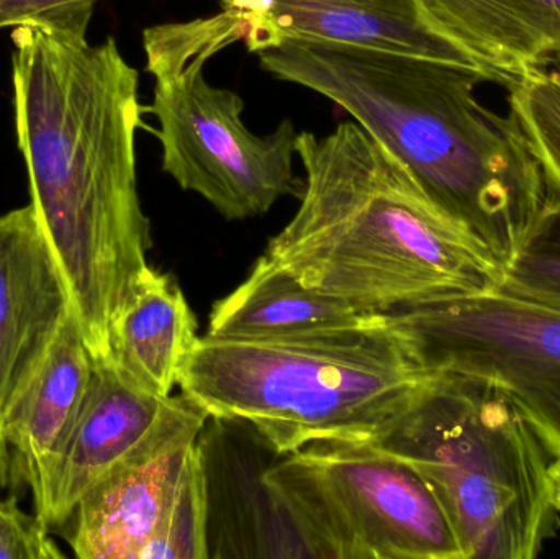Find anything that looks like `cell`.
Returning a JSON list of instances; mask_svg holds the SVG:
<instances>
[{
    "label": "cell",
    "mask_w": 560,
    "mask_h": 559,
    "mask_svg": "<svg viewBox=\"0 0 560 559\" xmlns=\"http://www.w3.org/2000/svg\"><path fill=\"white\" fill-rule=\"evenodd\" d=\"M94 7L13 26L16 143L32 207L71 289L94 360L150 268V220L138 194V72L114 38L88 39Z\"/></svg>",
    "instance_id": "obj_1"
},
{
    "label": "cell",
    "mask_w": 560,
    "mask_h": 559,
    "mask_svg": "<svg viewBox=\"0 0 560 559\" xmlns=\"http://www.w3.org/2000/svg\"><path fill=\"white\" fill-rule=\"evenodd\" d=\"M256 55L276 78L348 112L506 269L551 207L518 118L477 97L493 82L482 72L332 43L285 42Z\"/></svg>",
    "instance_id": "obj_2"
},
{
    "label": "cell",
    "mask_w": 560,
    "mask_h": 559,
    "mask_svg": "<svg viewBox=\"0 0 560 559\" xmlns=\"http://www.w3.org/2000/svg\"><path fill=\"white\" fill-rule=\"evenodd\" d=\"M300 207L266 255L303 286L382 312L505 284L506 268L355 121L303 131Z\"/></svg>",
    "instance_id": "obj_3"
},
{
    "label": "cell",
    "mask_w": 560,
    "mask_h": 559,
    "mask_svg": "<svg viewBox=\"0 0 560 559\" xmlns=\"http://www.w3.org/2000/svg\"><path fill=\"white\" fill-rule=\"evenodd\" d=\"M441 374L378 314L365 327L292 340L199 338L179 387L209 417L249 423L289 455L316 442H378Z\"/></svg>",
    "instance_id": "obj_4"
},
{
    "label": "cell",
    "mask_w": 560,
    "mask_h": 559,
    "mask_svg": "<svg viewBox=\"0 0 560 559\" xmlns=\"http://www.w3.org/2000/svg\"><path fill=\"white\" fill-rule=\"evenodd\" d=\"M372 446L430 485L466 559H533L558 534L551 456L515 400L492 383L441 374Z\"/></svg>",
    "instance_id": "obj_5"
},
{
    "label": "cell",
    "mask_w": 560,
    "mask_h": 559,
    "mask_svg": "<svg viewBox=\"0 0 560 559\" xmlns=\"http://www.w3.org/2000/svg\"><path fill=\"white\" fill-rule=\"evenodd\" d=\"M243 38L242 20L223 10L143 33L147 71L154 78L147 112L160 121L154 133L163 147L164 173L229 220L262 216L280 197L300 193L293 174L299 133L292 121L258 137L243 121V98L203 74L209 59Z\"/></svg>",
    "instance_id": "obj_6"
},
{
    "label": "cell",
    "mask_w": 560,
    "mask_h": 559,
    "mask_svg": "<svg viewBox=\"0 0 560 559\" xmlns=\"http://www.w3.org/2000/svg\"><path fill=\"white\" fill-rule=\"evenodd\" d=\"M315 559H466L427 481L372 445L316 442L266 471Z\"/></svg>",
    "instance_id": "obj_7"
},
{
    "label": "cell",
    "mask_w": 560,
    "mask_h": 559,
    "mask_svg": "<svg viewBox=\"0 0 560 559\" xmlns=\"http://www.w3.org/2000/svg\"><path fill=\"white\" fill-rule=\"evenodd\" d=\"M415 360L500 387L560 455V304L505 289L382 312Z\"/></svg>",
    "instance_id": "obj_8"
},
{
    "label": "cell",
    "mask_w": 560,
    "mask_h": 559,
    "mask_svg": "<svg viewBox=\"0 0 560 559\" xmlns=\"http://www.w3.org/2000/svg\"><path fill=\"white\" fill-rule=\"evenodd\" d=\"M209 414L184 396L161 397L137 386L108 360H94L78 423L52 466L35 514L62 527L79 502L118 469L199 439Z\"/></svg>",
    "instance_id": "obj_9"
},
{
    "label": "cell",
    "mask_w": 560,
    "mask_h": 559,
    "mask_svg": "<svg viewBox=\"0 0 560 559\" xmlns=\"http://www.w3.org/2000/svg\"><path fill=\"white\" fill-rule=\"evenodd\" d=\"M197 450L206 481L207 559L312 558L266 481L282 455L255 427L209 417Z\"/></svg>",
    "instance_id": "obj_10"
},
{
    "label": "cell",
    "mask_w": 560,
    "mask_h": 559,
    "mask_svg": "<svg viewBox=\"0 0 560 559\" xmlns=\"http://www.w3.org/2000/svg\"><path fill=\"white\" fill-rule=\"evenodd\" d=\"M72 312L71 289L32 203L0 216V432Z\"/></svg>",
    "instance_id": "obj_11"
},
{
    "label": "cell",
    "mask_w": 560,
    "mask_h": 559,
    "mask_svg": "<svg viewBox=\"0 0 560 559\" xmlns=\"http://www.w3.org/2000/svg\"><path fill=\"white\" fill-rule=\"evenodd\" d=\"M220 7L242 20L243 42L255 55L285 42L332 43L451 62L499 84L428 25L417 0H220Z\"/></svg>",
    "instance_id": "obj_12"
},
{
    "label": "cell",
    "mask_w": 560,
    "mask_h": 559,
    "mask_svg": "<svg viewBox=\"0 0 560 559\" xmlns=\"http://www.w3.org/2000/svg\"><path fill=\"white\" fill-rule=\"evenodd\" d=\"M197 440L144 456L92 489L66 524L75 558L150 559L199 469Z\"/></svg>",
    "instance_id": "obj_13"
},
{
    "label": "cell",
    "mask_w": 560,
    "mask_h": 559,
    "mask_svg": "<svg viewBox=\"0 0 560 559\" xmlns=\"http://www.w3.org/2000/svg\"><path fill=\"white\" fill-rule=\"evenodd\" d=\"M428 25L499 84L556 66L560 0H417Z\"/></svg>",
    "instance_id": "obj_14"
},
{
    "label": "cell",
    "mask_w": 560,
    "mask_h": 559,
    "mask_svg": "<svg viewBox=\"0 0 560 559\" xmlns=\"http://www.w3.org/2000/svg\"><path fill=\"white\" fill-rule=\"evenodd\" d=\"M92 368L94 358L72 312L38 376L2 427L15 459L16 476L25 479L33 502L42 496L52 466L78 423Z\"/></svg>",
    "instance_id": "obj_15"
},
{
    "label": "cell",
    "mask_w": 560,
    "mask_h": 559,
    "mask_svg": "<svg viewBox=\"0 0 560 559\" xmlns=\"http://www.w3.org/2000/svg\"><path fill=\"white\" fill-rule=\"evenodd\" d=\"M377 315L312 291L262 255L248 278L213 305L206 337L292 340L365 327Z\"/></svg>",
    "instance_id": "obj_16"
},
{
    "label": "cell",
    "mask_w": 560,
    "mask_h": 559,
    "mask_svg": "<svg viewBox=\"0 0 560 559\" xmlns=\"http://www.w3.org/2000/svg\"><path fill=\"white\" fill-rule=\"evenodd\" d=\"M197 341V318L179 284L150 266L112 324L107 360L131 383L167 397Z\"/></svg>",
    "instance_id": "obj_17"
},
{
    "label": "cell",
    "mask_w": 560,
    "mask_h": 559,
    "mask_svg": "<svg viewBox=\"0 0 560 559\" xmlns=\"http://www.w3.org/2000/svg\"><path fill=\"white\" fill-rule=\"evenodd\" d=\"M509 89L510 110L538 161L551 206L560 203V71L532 72Z\"/></svg>",
    "instance_id": "obj_18"
},
{
    "label": "cell",
    "mask_w": 560,
    "mask_h": 559,
    "mask_svg": "<svg viewBox=\"0 0 560 559\" xmlns=\"http://www.w3.org/2000/svg\"><path fill=\"white\" fill-rule=\"evenodd\" d=\"M505 291L560 304V203L549 207L506 269Z\"/></svg>",
    "instance_id": "obj_19"
},
{
    "label": "cell",
    "mask_w": 560,
    "mask_h": 559,
    "mask_svg": "<svg viewBox=\"0 0 560 559\" xmlns=\"http://www.w3.org/2000/svg\"><path fill=\"white\" fill-rule=\"evenodd\" d=\"M38 515H28L15 499L0 498V559H62Z\"/></svg>",
    "instance_id": "obj_20"
},
{
    "label": "cell",
    "mask_w": 560,
    "mask_h": 559,
    "mask_svg": "<svg viewBox=\"0 0 560 559\" xmlns=\"http://www.w3.org/2000/svg\"><path fill=\"white\" fill-rule=\"evenodd\" d=\"M101 0H0V30L13 28L30 20L61 15Z\"/></svg>",
    "instance_id": "obj_21"
},
{
    "label": "cell",
    "mask_w": 560,
    "mask_h": 559,
    "mask_svg": "<svg viewBox=\"0 0 560 559\" xmlns=\"http://www.w3.org/2000/svg\"><path fill=\"white\" fill-rule=\"evenodd\" d=\"M16 478H19V476H16L15 459H13L12 450H10L5 436L0 432V491L9 488Z\"/></svg>",
    "instance_id": "obj_22"
},
{
    "label": "cell",
    "mask_w": 560,
    "mask_h": 559,
    "mask_svg": "<svg viewBox=\"0 0 560 559\" xmlns=\"http://www.w3.org/2000/svg\"><path fill=\"white\" fill-rule=\"evenodd\" d=\"M548 478L552 505L560 514V455L552 456L551 462H549Z\"/></svg>",
    "instance_id": "obj_23"
}]
</instances>
